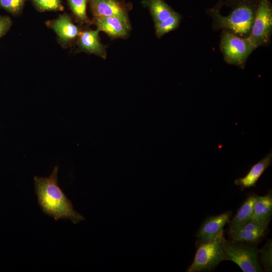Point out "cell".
Masks as SVG:
<instances>
[{
  "instance_id": "obj_1",
  "label": "cell",
  "mask_w": 272,
  "mask_h": 272,
  "mask_svg": "<svg viewBox=\"0 0 272 272\" xmlns=\"http://www.w3.org/2000/svg\"><path fill=\"white\" fill-rule=\"evenodd\" d=\"M58 167L55 166L48 177L34 176L38 203L44 214L56 221L69 219L76 224L84 218L74 210L71 201L58 185Z\"/></svg>"
},
{
  "instance_id": "obj_2",
  "label": "cell",
  "mask_w": 272,
  "mask_h": 272,
  "mask_svg": "<svg viewBox=\"0 0 272 272\" xmlns=\"http://www.w3.org/2000/svg\"><path fill=\"white\" fill-rule=\"evenodd\" d=\"M258 2L257 0L236 5L231 7L230 13L224 16L220 13L224 3L219 1L207 9L206 13L212 18V26L215 30H227L240 37L246 38L250 33Z\"/></svg>"
},
{
  "instance_id": "obj_3",
  "label": "cell",
  "mask_w": 272,
  "mask_h": 272,
  "mask_svg": "<svg viewBox=\"0 0 272 272\" xmlns=\"http://www.w3.org/2000/svg\"><path fill=\"white\" fill-rule=\"evenodd\" d=\"M222 30L220 48L225 61L243 69L248 57L256 48L248 37H240L229 30Z\"/></svg>"
},
{
  "instance_id": "obj_4",
  "label": "cell",
  "mask_w": 272,
  "mask_h": 272,
  "mask_svg": "<svg viewBox=\"0 0 272 272\" xmlns=\"http://www.w3.org/2000/svg\"><path fill=\"white\" fill-rule=\"evenodd\" d=\"M223 235L209 242L201 243L196 252L193 261L187 271L197 272L210 270L226 260Z\"/></svg>"
},
{
  "instance_id": "obj_5",
  "label": "cell",
  "mask_w": 272,
  "mask_h": 272,
  "mask_svg": "<svg viewBox=\"0 0 272 272\" xmlns=\"http://www.w3.org/2000/svg\"><path fill=\"white\" fill-rule=\"evenodd\" d=\"M272 35V5L269 0H259L250 33L248 37L257 48L267 46Z\"/></svg>"
},
{
  "instance_id": "obj_6",
  "label": "cell",
  "mask_w": 272,
  "mask_h": 272,
  "mask_svg": "<svg viewBox=\"0 0 272 272\" xmlns=\"http://www.w3.org/2000/svg\"><path fill=\"white\" fill-rule=\"evenodd\" d=\"M226 260L236 263L244 272H259L261 268L258 262L255 246L241 241L224 242Z\"/></svg>"
},
{
  "instance_id": "obj_7",
  "label": "cell",
  "mask_w": 272,
  "mask_h": 272,
  "mask_svg": "<svg viewBox=\"0 0 272 272\" xmlns=\"http://www.w3.org/2000/svg\"><path fill=\"white\" fill-rule=\"evenodd\" d=\"M90 23L111 39L126 38L131 30L130 21L117 16L94 17Z\"/></svg>"
},
{
  "instance_id": "obj_8",
  "label": "cell",
  "mask_w": 272,
  "mask_h": 272,
  "mask_svg": "<svg viewBox=\"0 0 272 272\" xmlns=\"http://www.w3.org/2000/svg\"><path fill=\"white\" fill-rule=\"evenodd\" d=\"M94 17L117 16L129 21V6L123 0H88Z\"/></svg>"
},
{
  "instance_id": "obj_9",
  "label": "cell",
  "mask_w": 272,
  "mask_h": 272,
  "mask_svg": "<svg viewBox=\"0 0 272 272\" xmlns=\"http://www.w3.org/2000/svg\"><path fill=\"white\" fill-rule=\"evenodd\" d=\"M232 212L229 211L218 216L209 217L203 223L197 234L202 242H209L223 235V228L229 222Z\"/></svg>"
},
{
  "instance_id": "obj_10",
  "label": "cell",
  "mask_w": 272,
  "mask_h": 272,
  "mask_svg": "<svg viewBox=\"0 0 272 272\" xmlns=\"http://www.w3.org/2000/svg\"><path fill=\"white\" fill-rule=\"evenodd\" d=\"M48 26L56 34L62 45H65L79 36L81 31L67 14L60 15L49 22Z\"/></svg>"
},
{
  "instance_id": "obj_11",
  "label": "cell",
  "mask_w": 272,
  "mask_h": 272,
  "mask_svg": "<svg viewBox=\"0 0 272 272\" xmlns=\"http://www.w3.org/2000/svg\"><path fill=\"white\" fill-rule=\"evenodd\" d=\"M98 29H86L81 31L78 37L77 44L80 49L105 59L107 52L105 46L101 43Z\"/></svg>"
},
{
  "instance_id": "obj_12",
  "label": "cell",
  "mask_w": 272,
  "mask_h": 272,
  "mask_svg": "<svg viewBox=\"0 0 272 272\" xmlns=\"http://www.w3.org/2000/svg\"><path fill=\"white\" fill-rule=\"evenodd\" d=\"M271 160L272 153L270 152L260 161L253 165L244 177L235 180L234 183L240 186L241 189L254 186L259 178L271 164Z\"/></svg>"
},
{
  "instance_id": "obj_13",
  "label": "cell",
  "mask_w": 272,
  "mask_h": 272,
  "mask_svg": "<svg viewBox=\"0 0 272 272\" xmlns=\"http://www.w3.org/2000/svg\"><path fill=\"white\" fill-rule=\"evenodd\" d=\"M272 196L271 193L257 196L250 221L267 226L271 217Z\"/></svg>"
},
{
  "instance_id": "obj_14",
  "label": "cell",
  "mask_w": 272,
  "mask_h": 272,
  "mask_svg": "<svg viewBox=\"0 0 272 272\" xmlns=\"http://www.w3.org/2000/svg\"><path fill=\"white\" fill-rule=\"evenodd\" d=\"M256 198L257 196H251L244 201L237 214L231 221L230 229L237 228L250 220Z\"/></svg>"
},
{
  "instance_id": "obj_15",
  "label": "cell",
  "mask_w": 272,
  "mask_h": 272,
  "mask_svg": "<svg viewBox=\"0 0 272 272\" xmlns=\"http://www.w3.org/2000/svg\"><path fill=\"white\" fill-rule=\"evenodd\" d=\"M148 5L155 24L166 19L175 12L164 0H148Z\"/></svg>"
},
{
  "instance_id": "obj_16",
  "label": "cell",
  "mask_w": 272,
  "mask_h": 272,
  "mask_svg": "<svg viewBox=\"0 0 272 272\" xmlns=\"http://www.w3.org/2000/svg\"><path fill=\"white\" fill-rule=\"evenodd\" d=\"M181 19L180 14L175 12L166 19L155 23V28L157 37L161 38L166 33L175 30L179 26Z\"/></svg>"
},
{
  "instance_id": "obj_17",
  "label": "cell",
  "mask_w": 272,
  "mask_h": 272,
  "mask_svg": "<svg viewBox=\"0 0 272 272\" xmlns=\"http://www.w3.org/2000/svg\"><path fill=\"white\" fill-rule=\"evenodd\" d=\"M71 11L77 19L82 23L91 22L87 14L88 0H67Z\"/></svg>"
},
{
  "instance_id": "obj_18",
  "label": "cell",
  "mask_w": 272,
  "mask_h": 272,
  "mask_svg": "<svg viewBox=\"0 0 272 272\" xmlns=\"http://www.w3.org/2000/svg\"><path fill=\"white\" fill-rule=\"evenodd\" d=\"M229 233L233 240L247 242L257 241L263 236L241 228L230 229Z\"/></svg>"
},
{
  "instance_id": "obj_19",
  "label": "cell",
  "mask_w": 272,
  "mask_h": 272,
  "mask_svg": "<svg viewBox=\"0 0 272 272\" xmlns=\"http://www.w3.org/2000/svg\"><path fill=\"white\" fill-rule=\"evenodd\" d=\"M34 6L40 11H62L61 0H32Z\"/></svg>"
},
{
  "instance_id": "obj_20",
  "label": "cell",
  "mask_w": 272,
  "mask_h": 272,
  "mask_svg": "<svg viewBox=\"0 0 272 272\" xmlns=\"http://www.w3.org/2000/svg\"><path fill=\"white\" fill-rule=\"evenodd\" d=\"M26 0H0V8L13 15L21 13Z\"/></svg>"
},
{
  "instance_id": "obj_21",
  "label": "cell",
  "mask_w": 272,
  "mask_h": 272,
  "mask_svg": "<svg viewBox=\"0 0 272 272\" xmlns=\"http://www.w3.org/2000/svg\"><path fill=\"white\" fill-rule=\"evenodd\" d=\"M260 259L265 270L271 271L272 269V244L269 240L264 246L260 250Z\"/></svg>"
},
{
  "instance_id": "obj_22",
  "label": "cell",
  "mask_w": 272,
  "mask_h": 272,
  "mask_svg": "<svg viewBox=\"0 0 272 272\" xmlns=\"http://www.w3.org/2000/svg\"><path fill=\"white\" fill-rule=\"evenodd\" d=\"M266 227L267 226H266L261 225L256 223L249 221L242 224L239 227L235 229L241 228L251 232L263 235L266 230Z\"/></svg>"
},
{
  "instance_id": "obj_23",
  "label": "cell",
  "mask_w": 272,
  "mask_h": 272,
  "mask_svg": "<svg viewBox=\"0 0 272 272\" xmlns=\"http://www.w3.org/2000/svg\"><path fill=\"white\" fill-rule=\"evenodd\" d=\"M12 25L11 18L8 16H0V38L5 35Z\"/></svg>"
},
{
  "instance_id": "obj_24",
  "label": "cell",
  "mask_w": 272,
  "mask_h": 272,
  "mask_svg": "<svg viewBox=\"0 0 272 272\" xmlns=\"http://www.w3.org/2000/svg\"><path fill=\"white\" fill-rule=\"evenodd\" d=\"M253 1H257V0H224L223 3H224V4L226 5V6L231 8L233 7L234 6L237 5L238 4L241 3Z\"/></svg>"
}]
</instances>
